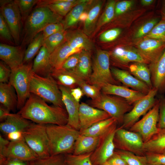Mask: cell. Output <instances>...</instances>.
I'll return each instance as SVG.
<instances>
[{"mask_svg":"<svg viewBox=\"0 0 165 165\" xmlns=\"http://www.w3.org/2000/svg\"><path fill=\"white\" fill-rule=\"evenodd\" d=\"M17 113L24 118L37 124L65 125L68 124V120L65 108L49 105L32 94Z\"/></svg>","mask_w":165,"mask_h":165,"instance_id":"6da1fadb","label":"cell"},{"mask_svg":"<svg viewBox=\"0 0 165 165\" xmlns=\"http://www.w3.org/2000/svg\"><path fill=\"white\" fill-rule=\"evenodd\" d=\"M94 48L92 42L83 31H66L63 42L50 54L51 64L53 69L61 68L64 61L71 55L83 50L91 51Z\"/></svg>","mask_w":165,"mask_h":165,"instance_id":"7a4b0ae2","label":"cell"},{"mask_svg":"<svg viewBox=\"0 0 165 165\" xmlns=\"http://www.w3.org/2000/svg\"><path fill=\"white\" fill-rule=\"evenodd\" d=\"M46 125L50 155L72 153L75 141L80 134L79 131L68 124Z\"/></svg>","mask_w":165,"mask_h":165,"instance_id":"3957f363","label":"cell"},{"mask_svg":"<svg viewBox=\"0 0 165 165\" xmlns=\"http://www.w3.org/2000/svg\"><path fill=\"white\" fill-rule=\"evenodd\" d=\"M62 21V17L55 13L48 8L36 7L24 22L21 46L23 48L29 44L48 24Z\"/></svg>","mask_w":165,"mask_h":165,"instance_id":"277c9868","label":"cell"},{"mask_svg":"<svg viewBox=\"0 0 165 165\" xmlns=\"http://www.w3.org/2000/svg\"><path fill=\"white\" fill-rule=\"evenodd\" d=\"M30 91L46 102L62 108L64 107L59 85L50 75L42 76L32 72Z\"/></svg>","mask_w":165,"mask_h":165,"instance_id":"5b68a950","label":"cell"},{"mask_svg":"<svg viewBox=\"0 0 165 165\" xmlns=\"http://www.w3.org/2000/svg\"><path fill=\"white\" fill-rule=\"evenodd\" d=\"M87 102L92 107L106 112L116 120L118 124H121L123 123L125 115L134 106L122 97L102 92L97 98L89 100Z\"/></svg>","mask_w":165,"mask_h":165,"instance_id":"8992f818","label":"cell"},{"mask_svg":"<svg viewBox=\"0 0 165 165\" xmlns=\"http://www.w3.org/2000/svg\"><path fill=\"white\" fill-rule=\"evenodd\" d=\"M110 52L97 50L92 65V72L89 83L101 88L107 84L119 85L120 82L113 76L110 69Z\"/></svg>","mask_w":165,"mask_h":165,"instance_id":"52a82bcc","label":"cell"},{"mask_svg":"<svg viewBox=\"0 0 165 165\" xmlns=\"http://www.w3.org/2000/svg\"><path fill=\"white\" fill-rule=\"evenodd\" d=\"M33 63L24 64L12 70L9 83L14 88L18 97L17 109H20L29 97Z\"/></svg>","mask_w":165,"mask_h":165,"instance_id":"ba28073f","label":"cell"},{"mask_svg":"<svg viewBox=\"0 0 165 165\" xmlns=\"http://www.w3.org/2000/svg\"><path fill=\"white\" fill-rule=\"evenodd\" d=\"M23 134L26 144L39 158L50 156L46 125L33 122Z\"/></svg>","mask_w":165,"mask_h":165,"instance_id":"9c48e42d","label":"cell"},{"mask_svg":"<svg viewBox=\"0 0 165 165\" xmlns=\"http://www.w3.org/2000/svg\"><path fill=\"white\" fill-rule=\"evenodd\" d=\"M0 13L8 25L15 44L19 45L23 22L16 0H0Z\"/></svg>","mask_w":165,"mask_h":165,"instance_id":"30bf717a","label":"cell"},{"mask_svg":"<svg viewBox=\"0 0 165 165\" xmlns=\"http://www.w3.org/2000/svg\"><path fill=\"white\" fill-rule=\"evenodd\" d=\"M115 149L127 151L139 156H144V143L138 133L118 127L114 138Z\"/></svg>","mask_w":165,"mask_h":165,"instance_id":"8fae6325","label":"cell"},{"mask_svg":"<svg viewBox=\"0 0 165 165\" xmlns=\"http://www.w3.org/2000/svg\"><path fill=\"white\" fill-rule=\"evenodd\" d=\"M160 99L157 100L153 107L139 120L132 126L129 130L139 134L144 143L149 140L159 130V120Z\"/></svg>","mask_w":165,"mask_h":165,"instance_id":"7c38bea8","label":"cell"},{"mask_svg":"<svg viewBox=\"0 0 165 165\" xmlns=\"http://www.w3.org/2000/svg\"><path fill=\"white\" fill-rule=\"evenodd\" d=\"M134 48L148 65L156 63L165 50V42L144 37L134 42Z\"/></svg>","mask_w":165,"mask_h":165,"instance_id":"4fadbf2b","label":"cell"},{"mask_svg":"<svg viewBox=\"0 0 165 165\" xmlns=\"http://www.w3.org/2000/svg\"><path fill=\"white\" fill-rule=\"evenodd\" d=\"M158 92L156 89L153 88L144 97L136 102L132 109L125 115L121 127L129 129L141 116L145 115L155 105L157 101L155 97Z\"/></svg>","mask_w":165,"mask_h":165,"instance_id":"5bb4252c","label":"cell"},{"mask_svg":"<svg viewBox=\"0 0 165 165\" xmlns=\"http://www.w3.org/2000/svg\"><path fill=\"white\" fill-rule=\"evenodd\" d=\"M117 125L100 136L98 145L90 156L93 165L103 164L113 154L115 149L114 138Z\"/></svg>","mask_w":165,"mask_h":165,"instance_id":"9a60e30c","label":"cell"},{"mask_svg":"<svg viewBox=\"0 0 165 165\" xmlns=\"http://www.w3.org/2000/svg\"><path fill=\"white\" fill-rule=\"evenodd\" d=\"M110 64L122 70H128L131 62H145L136 49L130 46H119L110 52ZM127 71V70H126Z\"/></svg>","mask_w":165,"mask_h":165,"instance_id":"2e32d148","label":"cell"},{"mask_svg":"<svg viewBox=\"0 0 165 165\" xmlns=\"http://www.w3.org/2000/svg\"><path fill=\"white\" fill-rule=\"evenodd\" d=\"M79 131L85 130L95 123L111 117L105 111L81 102L79 109Z\"/></svg>","mask_w":165,"mask_h":165,"instance_id":"e0dca14e","label":"cell"},{"mask_svg":"<svg viewBox=\"0 0 165 165\" xmlns=\"http://www.w3.org/2000/svg\"><path fill=\"white\" fill-rule=\"evenodd\" d=\"M0 156L28 162L39 158L24 139L10 141L6 147L0 152Z\"/></svg>","mask_w":165,"mask_h":165,"instance_id":"ac0fdd59","label":"cell"},{"mask_svg":"<svg viewBox=\"0 0 165 165\" xmlns=\"http://www.w3.org/2000/svg\"><path fill=\"white\" fill-rule=\"evenodd\" d=\"M24 52L21 46L1 43L0 58L13 70L22 65Z\"/></svg>","mask_w":165,"mask_h":165,"instance_id":"d6986e66","label":"cell"},{"mask_svg":"<svg viewBox=\"0 0 165 165\" xmlns=\"http://www.w3.org/2000/svg\"><path fill=\"white\" fill-rule=\"evenodd\" d=\"M62 93V101L67 112L68 120V124L77 130H79V109L80 103L73 97L71 89L59 85Z\"/></svg>","mask_w":165,"mask_h":165,"instance_id":"ffe728a7","label":"cell"},{"mask_svg":"<svg viewBox=\"0 0 165 165\" xmlns=\"http://www.w3.org/2000/svg\"><path fill=\"white\" fill-rule=\"evenodd\" d=\"M110 69L115 79L127 87L145 95L151 89L146 83L135 77L127 71L113 67H110Z\"/></svg>","mask_w":165,"mask_h":165,"instance_id":"44dd1931","label":"cell"},{"mask_svg":"<svg viewBox=\"0 0 165 165\" xmlns=\"http://www.w3.org/2000/svg\"><path fill=\"white\" fill-rule=\"evenodd\" d=\"M101 92L107 94L122 97L133 105L146 95L140 92L129 89L124 86L109 84L103 86L101 89Z\"/></svg>","mask_w":165,"mask_h":165,"instance_id":"7402d4cb","label":"cell"},{"mask_svg":"<svg viewBox=\"0 0 165 165\" xmlns=\"http://www.w3.org/2000/svg\"><path fill=\"white\" fill-rule=\"evenodd\" d=\"M20 115L10 113L8 117L0 123L1 132L6 136L8 134L16 131L23 132L32 123Z\"/></svg>","mask_w":165,"mask_h":165,"instance_id":"603a6c76","label":"cell"},{"mask_svg":"<svg viewBox=\"0 0 165 165\" xmlns=\"http://www.w3.org/2000/svg\"><path fill=\"white\" fill-rule=\"evenodd\" d=\"M153 88L160 93L165 92V50L155 63L148 65Z\"/></svg>","mask_w":165,"mask_h":165,"instance_id":"cb8c5ba5","label":"cell"},{"mask_svg":"<svg viewBox=\"0 0 165 165\" xmlns=\"http://www.w3.org/2000/svg\"><path fill=\"white\" fill-rule=\"evenodd\" d=\"M83 0H38L36 7H46L56 14L63 17L66 16L76 5Z\"/></svg>","mask_w":165,"mask_h":165,"instance_id":"d4e9b609","label":"cell"},{"mask_svg":"<svg viewBox=\"0 0 165 165\" xmlns=\"http://www.w3.org/2000/svg\"><path fill=\"white\" fill-rule=\"evenodd\" d=\"M50 54L46 48L42 46L33 63V73L44 77L50 75L53 68L50 63Z\"/></svg>","mask_w":165,"mask_h":165,"instance_id":"484cf974","label":"cell"},{"mask_svg":"<svg viewBox=\"0 0 165 165\" xmlns=\"http://www.w3.org/2000/svg\"><path fill=\"white\" fill-rule=\"evenodd\" d=\"M91 51L83 50L79 53L78 64L75 68L71 71L78 79L89 83L92 72Z\"/></svg>","mask_w":165,"mask_h":165,"instance_id":"4316f807","label":"cell"},{"mask_svg":"<svg viewBox=\"0 0 165 165\" xmlns=\"http://www.w3.org/2000/svg\"><path fill=\"white\" fill-rule=\"evenodd\" d=\"M103 4L102 0H91L87 8L88 16L84 22L83 32L88 36L94 32Z\"/></svg>","mask_w":165,"mask_h":165,"instance_id":"83f0119b","label":"cell"},{"mask_svg":"<svg viewBox=\"0 0 165 165\" xmlns=\"http://www.w3.org/2000/svg\"><path fill=\"white\" fill-rule=\"evenodd\" d=\"M0 102L10 111L17 109V96L14 87L9 83L0 82Z\"/></svg>","mask_w":165,"mask_h":165,"instance_id":"f1b7e54d","label":"cell"},{"mask_svg":"<svg viewBox=\"0 0 165 165\" xmlns=\"http://www.w3.org/2000/svg\"><path fill=\"white\" fill-rule=\"evenodd\" d=\"M100 138L80 134L75 141L72 154L80 155L93 152L98 145Z\"/></svg>","mask_w":165,"mask_h":165,"instance_id":"f546056e","label":"cell"},{"mask_svg":"<svg viewBox=\"0 0 165 165\" xmlns=\"http://www.w3.org/2000/svg\"><path fill=\"white\" fill-rule=\"evenodd\" d=\"M50 75L54 79L58 85L72 89L78 86L79 79L76 77L71 71L62 68L53 69Z\"/></svg>","mask_w":165,"mask_h":165,"instance_id":"4dcf8cb0","label":"cell"},{"mask_svg":"<svg viewBox=\"0 0 165 165\" xmlns=\"http://www.w3.org/2000/svg\"><path fill=\"white\" fill-rule=\"evenodd\" d=\"M116 120L112 117L100 121L89 128L79 131L80 134L86 136L100 137L115 126Z\"/></svg>","mask_w":165,"mask_h":165,"instance_id":"1f68e13d","label":"cell"},{"mask_svg":"<svg viewBox=\"0 0 165 165\" xmlns=\"http://www.w3.org/2000/svg\"><path fill=\"white\" fill-rule=\"evenodd\" d=\"M165 149V129H159L158 132L149 140L144 143L145 153H162Z\"/></svg>","mask_w":165,"mask_h":165,"instance_id":"d6a6232c","label":"cell"},{"mask_svg":"<svg viewBox=\"0 0 165 165\" xmlns=\"http://www.w3.org/2000/svg\"><path fill=\"white\" fill-rule=\"evenodd\" d=\"M91 0H83L75 6L65 16L62 23L64 30L75 25L79 21L82 13L87 9Z\"/></svg>","mask_w":165,"mask_h":165,"instance_id":"836d02e7","label":"cell"},{"mask_svg":"<svg viewBox=\"0 0 165 165\" xmlns=\"http://www.w3.org/2000/svg\"><path fill=\"white\" fill-rule=\"evenodd\" d=\"M129 72L135 77L153 88L150 71L148 65L142 62H134L130 65Z\"/></svg>","mask_w":165,"mask_h":165,"instance_id":"e575fe53","label":"cell"},{"mask_svg":"<svg viewBox=\"0 0 165 165\" xmlns=\"http://www.w3.org/2000/svg\"><path fill=\"white\" fill-rule=\"evenodd\" d=\"M44 40L42 32L39 33L34 37L25 51L23 64H28L31 62L43 46Z\"/></svg>","mask_w":165,"mask_h":165,"instance_id":"d590c367","label":"cell"},{"mask_svg":"<svg viewBox=\"0 0 165 165\" xmlns=\"http://www.w3.org/2000/svg\"><path fill=\"white\" fill-rule=\"evenodd\" d=\"M116 2L114 0L108 1L104 11L97 21L94 31L97 32L101 27L114 18L115 16V8Z\"/></svg>","mask_w":165,"mask_h":165,"instance_id":"8d00e7d4","label":"cell"},{"mask_svg":"<svg viewBox=\"0 0 165 165\" xmlns=\"http://www.w3.org/2000/svg\"><path fill=\"white\" fill-rule=\"evenodd\" d=\"M66 30L54 34L44 39L43 46H44L51 54L63 42Z\"/></svg>","mask_w":165,"mask_h":165,"instance_id":"74e56055","label":"cell"},{"mask_svg":"<svg viewBox=\"0 0 165 165\" xmlns=\"http://www.w3.org/2000/svg\"><path fill=\"white\" fill-rule=\"evenodd\" d=\"M114 152L119 155L128 165H148L145 156H139L131 152L115 149Z\"/></svg>","mask_w":165,"mask_h":165,"instance_id":"f35d334b","label":"cell"},{"mask_svg":"<svg viewBox=\"0 0 165 165\" xmlns=\"http://www.w3.org/2000/svg\"><path fill=\"white\" fill-rule=\"evenodd\" d=\"M92 152L80 155L65 154L66 165H93L90 160Z\"/></svg>","mask_w":165,"mask_h":165,"instance_id":"ab89813d","label":"cell"},{"mask_svg":"<svg viewBox=\"0 0 165 165\" xmlns=\"http://www.w3.org/2000/svg\"><path fill=\"white\" fill-rule=\"evenodd\" d=\"M65 154H60L40 158L29 162L30 165H66Z\"/></svg>","mask_w":165,"mask_h":165,"instance_id":"60d3db41","label":"cell"},{"mask_svg":"<svg viewBox=\"0 0 165 165\" xmlns=\"http://www.w3.org/2000/svg\"><path fill=\"white\" fill-rule=\"evenodd\" d=\"M160 20L159 18L156 17L149 20L139 26L134 35L135 42L147 35Z\"/></svg>","mask_w":165,"mask_h":165,"instance_id":"b9f144b4","label":"cell"},{"mask_svg":"<svg viewBox=\"0 0 165 165\" xmlns=\"http://www.w3.org/2000/svg\"><path fill=\"white\" fill-rule=\"evenodd\" d=\"M78 86L82 90L84 95L92 100L98 97L101 92V88L80 79L78 81Z\"/></svg>","mask_w":165,"mask_h":165,"instance_id":"7bdbcfd3","label":"cell"},{"mask_svg":"<svg viewBox=\"0 0 165 165\" xmlns=\"http://www.w3.org/2000/svg\"><path fill=\"white\" fill-rule=\"evenodd\" d=\"M145 36L165 42V20L161 19Z\"/></svg>","mask_w":165,"mask_h":165,"instance_id":"ee69618b","label":"cell"},{"mask_svg":"<svg viewBox=\"0 0 165 165\" xmlns=\"http://www.w3.org/2000/svg\"><path fill=\"white\" fill-rule=\"evenodd\" d=\"M38 0H16L21 14L23 23H24L33 7Z\"/></svg>","mask_w":165,"mask_h":165,"instance_id":"f6af8a7d","label":"cell"},{"mask_svg":"<svg viewBox=\"0 0 165 165\" xmlns=\"http://www.w3.org/2000/svg\"><path fill=\"white\" fill-rule=\"evenodd\" d=\"M0 36L1 38L9 45L15 43L10 30L4 17L0 14Z\"/></svg>","mask_w":165,"mask_h":165,"instance_id":"bcb514c9","label":"cell"},{"mask_svg":"<svg viewBox=\"0 0 165 165\" xmlns=\"http://www.w3.org/2000/svg\"><path fill=\"white\" fill-rule=\"evenodd\" d=\"M122 31L121 29L118 28L109 29L101 34L99 38V39L103 42H112L119 36Z\"/></svg>","mask_w":165,"mask_h":165,"instance_id":"7dc6e473","label":"cell"},{"mask_svg":"<svg viewBox=\"0 0 165 165\" xmlns=\"http://www.w3.org/2000/svg\"><path fill=\"white\" fill-rule=\"evenodd\" d=\"M145 156L149 165H165L164 154L147 153Z\"/></svg>","mask_w":165,"mask_h":165,"instance_id":"c3c4849f","label":"cell"},{"mask_svg":"<svg viewBox=\"0 0 165 165\" xmlns=\"http://www.w3.org/2000/svg\"><path fill=\"white\" fill-rule=\"evenodd\" d=\"M64 30L62 22L53 23L46 26L42 31L44 39L56 33Z\"/></svg>","mask_w":165,"mask_h":165,"instance_id":"681fc988","label":"cell"},{"mask_svg":"<svg viewBox=\"0 0 165 165\" xmlns=\"http://www.w3.org/2000/svg\"><path fill=\"white\" fill-rule=\"evenodd\" d=\"M132 0H123L116 2L115 6V16L122 15L128 11L133 6Z\"/></svg>","mask_w":165,"mask_h":165,"instance_id":"f907efd6","label":"cell"},{"mask_svg":"<svg viewBox=\"0 0 165 165\" xmlns=\"http://www.w3.org/2000/svg\"><path fill=\"white\" fill-rule=\"evenodd\" d=\"M79 53L69 57L64 62L61 68L68 71H72L77 66L79 62Z\"/></svg>","mask_w":165,"mask_h":165,"instance_id":"816d5d0a","label":"cell"},{"mask_svg":"<svg viewBox=\"0 0 165 165\" xmlns=\"http://www.w3.org/2000/svg\"><path fill=\"white\" fill-rule=\"evenodd\" d=\"M12 70L4 62H0V82L8 83L9 82Z\"/></svg>","mask_w":165,"mask_h":165,"instance_id":"f5cc1de1","label":"cell"},{"mask_svg":"<svg viewBox=\"0 0 165 165\" xmlns=\"http://www.w3.org/2000/svg\"><path fill=\"white\" fill-rule=\"evenodd\" d=\"M160 99L159 117L157 126L159 129H165V98L162 97Z\"/></svg>","mask_w":165,"mask_h":165,"instance_id":"db71d44e","label":"cell"},{"mask_svg":"<svg viewBox=\"0 0 165 165\" xmlns=\"http://www.w3.org/2000/svg\"><path fill=\"white\" fill-rule=\"evenodd\" d=\"M0 165H30L29 162L0 156Z\"/></svg>","mask_w":165,"mask_h":165,"instance_id":"11a10c76","label":"cell"},{"mask_svg":"<svg viewBox=\"0 0 165 165\" xmlns=\"http://www.w3.org/2000/svg\"><path fill=\"white\" fill-rule=\"evenodd\" d=\"M106 163L109 165H128L126 161L115 152Z\"/></svg>","mask_w":165,"mask_h":165,"instance_id":"9f6ffc18","label":"cell"},{"mask_svg":"<svg viewBox=\"0 0 165 165\" xmlns=\"http://www.w3.org/2000/svg\"><path fill=\"white\" fill-rule=\"evenodd\" d=\"M7 139L10 141H15L24 139L23 132L16 131L9 133L6 136Z\"/></svg>","mask_w":165,"mask_h":165,"instance_id":"6f0895ef","label":"cell"},{"mask_svg":"<svg viewBox=\"0 0 165 165\" xmlns=\"http://www.w3.org/2000/svg\"><path fill=\"white\" fill-rule=\"evenodd\" d=\"M71 93L74 98L79 102L82 97L84 95L82 90L79 86L71 89Z\"/></svg>","mask_w":165,"mask_h":165,"instance_id":"680465c9","label":"cell"},{"mask_svg":"<svg viewBox=\"0 0 165 165\" xmlns=\"http://www.w3.org/2000/svg\"><path fill=\"white\" fill-rule=\"evenodd\" d=\"M8 109L0 104V120L1 122L4 120L10 113Z\"/></svg>","mask_w":165,"mask_h":165,"instance_id":"91938a15","label":"cell"},{"mask_svg":"<svg viewBox=\"0 0 165 165\" xmlns=\"http://www.w3.org/2000/svg\"><path fill=\"white\" fill-rule=\"evenodd\" d=\"M10 142L7 139L4 138L0 135V152L2 151L9 144Z\"/></svg>","mask_w":165,"mask_h":165,"instance_id":"94428289","label":"cell"},{"mask_svg":"<svg viewBox=\"0 0 165 165\" xmlns=\"http://www.w3.org/2000/svg\"><path fill=\"white\" fill-rule=\"evenodd\" d=\"M160 12L161 16V19L165 20V0L162 1Z\"/></svg>","mask_w":165,"mask_h":165,"instance_id":"6125c7cd","label":"cell"},{"mask_svg":"<svg viewBox=\"0 0 165 165\" xmlns=\"http://www.w3.org/2000/svg\"><path fill=\"white\" fill-rule=\"evenodd\" d=\"M87 12L85 11L83 12L80 16L79 21L84 22L87 18Z\"/></svg>","mask_w":165,"mask_h":165,"instance_id":"be15d7a7","label":"cell"},{"mask_svg":"<svg viewBox=\"0 0 165 165\" xmlns=\"http://www.w3.org/2000/svg\"><path fill=\"white\" fill-rule=\"evenodd\" d=\"M154 2L153 0H141L140 1L141 4L144 6H149L152 4Z\"/></svg>","mask_w":165,"mask_h":165,"instance_id":"e7e4bbea","label":"cell"},{"mask_svg":"<svg viewBox=\"0 0 165 165\" xmlns=\"http://www.w3.org/2000/svg\"><path fill=\"white\" fill-rule=\"evenodd\" d=\"M162 153H163L165 154V149L163 151Z\"/></svg>","mask_w":165,"mask_h":165,"instance_id":"03108f58","label":"cell"},{"mask_svg":"<svg viewBox=\"0 0 165 165\" xmlns=\"http://www.w3.org/2000/svg\"></svg>","mask_w":165,"mask_h":165,"instance_id":"003e7915","label":"cell"}]
</instances>
